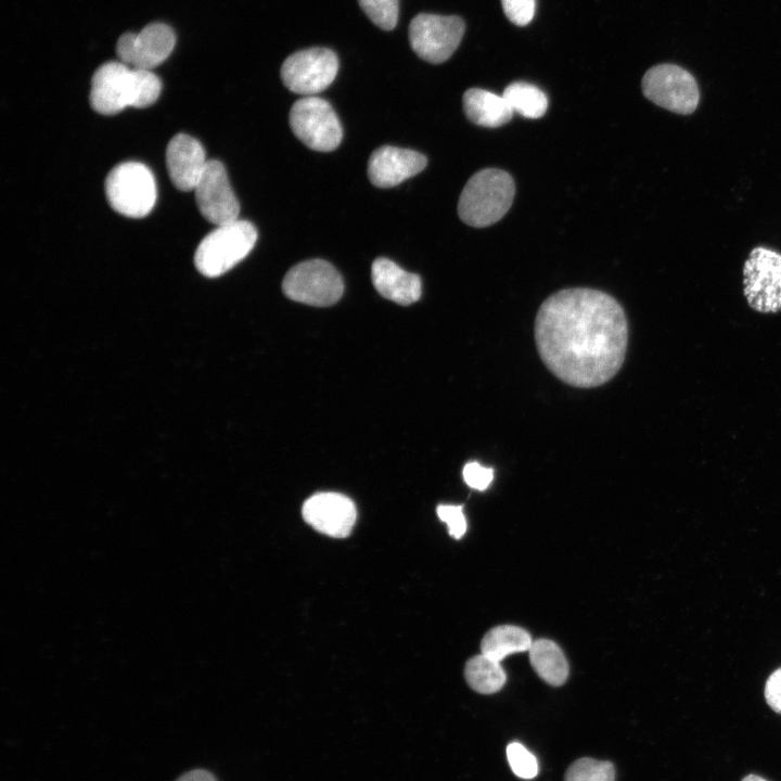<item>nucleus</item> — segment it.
<instances>
[{
    "label": "nucleus",
    "mask_w": 781,
    "mask_h": 781,
    "mask_svg": "<svg viewBox=\"0 0 781 781\" xmlns=\"http://www.w3.org/2000/svg\"><path fill=\"white\" fill-rule=\"evenodd\" d=\"M464 677L470 688L482 694L498 692L507 680L500 662L484 654L473 656L466 662Z\"/></svg>",
    "instance_id": "412c9836"
},
{
    "label": "nucleus",
    "mask_w": 781,
    "mask_h": 781,
    "mask_svg": "<svg viewBox=\"0 0 781 781\" xmlns=\"http://www.w3.org/2000/svg\"><path fill=\"white\" fill-rule=\"evenodd\" d=\"M462 474L468 486L481 491L488 488L494 479V470L485 468L476 461L466 463Z\"/></svg>",
    "instance_id": "cd10ccee"
},
{
    "label": "nucleus",
    "mask_w": 781,
    "mask_h": 781,
    "mask_svg": "<svg viewBox=\"0 0 781 781\" xmlns=\"http://www.w3.org/2000/svg\"><path fill=\"white\" fill-rule=\"evenodd\" d=\"M564 781H615V768L611 761L582 757L571 764Z\"/></svg>",
    "instance_id": "5701e85b"
},
{
    "label": "nucleus",
    "mask_w": 781,
    "mask_h": 781,
    "mask_svg": "<svg viewBox=\"0 0 781 781\" xmlns=\"http://www.w3.org/2000/svg\"><path fill=\"white\" fill-rule=\"evenodd\" d=\"M338 65L333 50L315 47L289 55L281 66L280 75L290 91L310 97L333 82Z\"/></svg>",
    "instance_id": "9d476101"
},
{
    "label": "nucleus",
    "mask_w": 781,
    "mask_h": 781,
    "mask_svg": "<svg viewBox=\"0 0 781 781\" xmlns=\"http://www.w3.org/2000/svg\"><path fill=\"white\" fill-rule=\"evenodd\" d=\"M257 230L247 220L217 226L197 245L194 265L208 278L219 277L243 260L257 241Z\"/></svg>",
    "instance_id": "20e7f679"
},
{
    "label": "nucleus",
    "mask_w": 781,
    "mask_h": 781,
    "mask_svg": "<svg viewBox=\"0 0 781 781\" xmlns=\"http://www.w3.org/2000/svg\"><path fill=\"white\" fill-rule=\"evenodd\" d=\"M642 92L654 104L670 112L689 115L700 101V90L693 75L676 64L663 63L643 75Z\"/></svg>",
    "instance_id": "0eeeda50"
},
{
    "label": "nucleus",
    "mask_w": 781,
    "mask_h": 781,
    "mask_svg": "<svg viewBox=\"0 0 781 781\" xmlns=\"http://www.w3.org/2000/svg\"><path fill=\"white\" fill-rule=\"evenodd\" d=\"M176 781H217L215 777L202 769H195L192 771H189L181 777H179Z\"/></svg>",
    "instance_id": "c756f323"
},
{
    "label": "nucleus",
    "mask_w": 781,
    "mask_h": 781,
    "mask_svg": "<svg viewBox=\"0 0 781 781\" xmlns=\"http://www.w3.org/2000/svg\"><path fill=\"white\" fill-rule=\"evenodd\" d=\"M528 652L533 668L547 683L559 687L566 681L568 662L555 642L548 639L535 640Z\"/></svg>",
    "instance_id": "6ab92c4d"
},
{
    "label": "nucleus",
    "mask_w": 781,
    "mask_h": 781,
    "mask_svg": "<svg viewBox=\"0 0 781 781\" xmlns=\"http://www.w3.org/2000/svg\"><path fill=\"white\" fill-rule=\"evenodd\" d=\"M105 195L111 207L127 217L142 218L151 213L157 189L151 169L139 162L116 165L106 176Z\"/></svg>",
    "instance_id": "39448f33"
},
{
    "label": "nucleus",
    "mask_w": 781,
    "mask_h": 781,
    "mask_svg": "<svg viewBox=\"0 0 781 781\" xmlns=\"http://www.w3.org/2000/svg\"><path fill=\"white\" fill-rule=\"evenodd\" d=\"M502 95L513 113H517L525 118H540L548 108L547 94L529 82L514 81L505 87Z\"/></svg>",
    "instance_id": "4be33fe9"
},
{
    "label": "nucleus",
    "mask_w": 781,
    "mask_h": 781,
    "mask_svg": "<svg viewBox=\"0 0 781 781\" xmlns=\"http://www.w3.org/2000/svg\"><path fill=\"white\" fill-rule=\"evenodd\" d=\"M742 781H767L764 778L756 774H748L742 779Z\"/></svg>",
    "instance_id": "7c9ffc66"
},
{
    "label": "nucleus",
    "mask_w": 781,
    "mask_h": 781,
    "mask_svg": "<svg viewBox=\"0 0 781 781\" xmlns=\"http://www.w3.org/2000/svg\"><path fill=\"white\" fill-rule=\"evenodd\" d=\"M507 758L515 776L533 779L538 774V761L523 744L511 742L507 746Z\"/></svg>",
    "instance_id": "393cba45"
},
{
    "label": "nucleus",
    "mask_w": 781,
    "mask_h": 781,
    "mask_svg": "<svg viewBox=\"0 0 781 781\" xmlns=\"http://www.w3.org/2000/svg\"><path fill=\"white\" fill-rule=\"evenodd\" d=\"M512 177L497 168L475 172L464 185L458 203L460 219L472 227H488L500 220L512 205Z\"/></svg>",
    "instance_id": "7ed1b4c3"
},
{
    "label": "nucleus",
    "mask_w": 781,
    "mask_h": 781,
    "mask_svg": "<svg viewBox=\"0 0 781 781\" xmlns=\"http://www.w3.org/2000/svg\"><path fill=\"white\" fill-rule=\"evenodd\" d=\"M464 30V21L457 15L420 13L410 22L409 41L419 57L439 64L457 50Z\"/></svg>",
    "instance_id": "1a4fd4ad"
},
{
    "label": "nucleus",
    "mask_w": 781,
    "mask_h": 781,
    "mask_svg": "<svg viewBox=\"0 0 781 781\" xmlns=\"http://www.w3.org/2000/svg\"><path fill=\"white\" fill-rule=\"evenodd\" d=\"M208 161L203 145L193 137L178 133L166 149V165L172 184L180 191H192Z\"/></svg>",
    "instance_id": "dca6fc26"
},
{
    "label": "nucleus",
    "mask_w": 781,
    "mask_h": 781,
    "mask_svg": "<svg viewBox=\"0 0 781 781\" xmlns=\"http://www.w3.org/2000/svg\"><path fill=\"white\" fill-rule=\"evenodd\" d=\"M465 116L473 124L497 128L509 123L513 111L503 95L481 88H470L463 94Z\"/></svg>",
    "instance_id": "a211bd4d"
},
{
    "label": "nucleus",
    "mask_w": 781,
    "mask_h": 781,
    "mask_svg": "<svg viewBox=\"0 0 781 781\" xmlns=\"http://www.w3.org/2000/svg\"><path fill=\"white\" fill-rule=\"evenodd\" d=\"M193 191L200 213L209 222L221 226L238 220L240 204L221 162L208 161Z\"/></svg>",
    "instance_id": "f8f14e48"
},
{
    "label": "nucleus",
    "mask_w": 781,
    "mask_h": 781,
    "mask_svg": "<svg viewBox=\"0 0 781 781\" xmlns=\"http://www.w3.org/2000/svg\"><path fill=\"white\" fill-rule=\"evenodd\" d=\"M508 20L517 25L529 24L535 15L536 0H501Z\"/></svg>",
    "instance_id": "a878e982"
},
{
    "label": "nucleus",
    "mask_w": 781,
    "mask_h": 781,
    "mask_svg": "<svg viewBox=\"0 0 781 781\" xmlns=\"http://www.w3.org/2000/svg\"><path fill=\"white\" fill-rule=\"evenodd\" d=\"M532 643L527 630L514 625H500L486 632L481 642V651L482 654L501 662L510 654L528 651Z\"/></svg>",
    "instance_id": "aec40b11"
},
{
    "label": "nucleus",
    "mask_w": 781,
    "mask_h": 781,
    "mask_svg": "<svg viewBox=\"0 0 781 781\" xmlns=\"http://www.w3.org/2000/svg\"><path fill=\"white\" fill-rule=\"evenodd\" d=\"M304 520L316 530L331 537H347L357 518L355 503L338 492H318L302 509Z\"/></svg>",
    "instance_id": "4468645a"
},
{
    "label": "nucleus",
    "mask_w": 781,
    "mask_h": 781,
    "mask_svg": "<svg viewBox=\"0 0 781 781\" xmlns=\"http://www.w3.org/2000/svg\"><path fill=\"white\" fill-rule=\"evenodd\" d=\"M370 21L383 30H392L398 22L399 0H358Z\"/></svg>",
    "instance_id": "b1692460"
},
{
    "label": "nucleus",
    "mask_w": 781,
    "mask_h": 781,
    "mask_svg": "<svg viewBox=\"0 0 781 781\" xmlns=\"http://www.w3.org/2000/svg\"><path fill=\"white\" fill-rule=\"evenodd\" d=\"M535 342L545 366L562 382L598 387L623 366L628 321L610 294L587 287L561 290L539 307Z\"/></svg>",
    "instance_id": "f257e3e1"
},
{
    "label": "nucleus",
    "mask_w": 781,
    "mask_h": 781,
    "mask_svg": "<svg viewBox=\"0 0 781 781\" xmlns=\"http://www.w3.org/2000/svg\"><path fill=\"white\" fill-rule=\"evenodd\" d=\"M176 43L174 30L166 24L152 23L140 33H126L116 43L120 62L139 69L151 71L162 64Z\"/></svg>",
    "instance_id": "ddd939ff"
},
{
    "label": "nucleus",
    "mask_w": 781,
    "mask_h": 781,
    "mask_svg": "<svg viewBox=\"0 0 781 781\" xmlns=\"http://www.w3.org/2000/svg\"><path fill=\"white\" fill-rule=\"evenodd\" d=\"M426 157L413 150L383 145L372 152L368 177L377 188H392L422 171Z\"/></svg>",
    "instance_id": "2eb2a0df"
},
{
    "label": "nucleus",
    "mask_w": 781,
    "mask_h": 781,
    "mask_svg": "<svg viewBox=\"0 0 781 781\" xmlns=\"http://www.w3.org/2000/svg\"><path fill=\"white\" fill-rule=\"evenodd\" d=\"M282 291L292 300L327 307L341 298L344 282L330 263L323 259H309L295 265L286 272Z\"/></svg>",
    "instance_id": "423d86ee"
},
{
    "label": "nucleus",
    "mask_w": 781,
    "mask_h": 781,
    "mask_svg": "<svg viewBox=\"0 0 781 781\" xmlns=\"http://www.w3.org/2000/svg\"><path fill=\"white\" fill-rule=\"evenodd\" d=\"M743 293L758 312L781 310V254L761 246L752 249L743 267Z\"/></svg>",
    "instance_id": "9b49d317"
},
{
    "label": "nucleus",
    "mask_w": 781,
    "mask_h": 781,
    "mask_svg": "<svg viewBox=\"0 0 781 781\" xmlns=\"http://www.w3.org/2000/svg\"><path fill=\"white\" fill-rule=\"evenodd\" d=\"M289 119L293 133L311 150L330 152L342 141L341 123L324 99L310 95L297 100L290 111Z\"/></svg>",
    "instance_id": "6e6552de"
},
{
    "label": "nucleus",
    "mask_w": 781,
    "mask_h": 781,
    "mask_svg": "<svg viewBox=\"0 0 781 781\" xmlns=\"http://www.w3.org/2000/svg\"><path fill=\"white\" fill-rule=\"evenodd\" d=\"M438 517L448 526L449 535L460 539L466 532V520L462 505L439 504L436 509Z\"/></svg>",
    "instance_id": "bb28decb"
},
{
    "label": "nucleus",
    "mask_w": 781,
    "mask_h": 781,
    "mask_svg": "<svg viewBox=\"0 0 781 781\" xmlns=\"http://www.w3.org/2000/svg\"><path fill=\"white\" fill-rule=\"evenodd\" d=\"M371 279L375 290L396 304L410 305L421 297L420 277L404 270L390 259L376 258L372 264Z\"/></svg>",
    "instance_id": "f3484780"
},
{
    "label": "nucleus",
    "mask_w": 781,
    "mask_h": 781,
    "mask_svg": "<svg viewBox=\"0 0 781 781\" xmlns=\"http://www.w3.org/2000/svg\"><path fill=\"white\" fill-rule=\"evenodd\" d=\"M767 704L778 714H781V668L770 675L765 686Z\"/></svg>",
    "instance_id": "c85d7f7f"
},
{
    "label": "nucleus",
    "mask_w": 781,
    "mask_h": 781,
    "mask_svg": "<svg viewBox=\"0 0 781 781\" xmlns=\"http://www.w3.org/2000/svg\"><path fill=\"white\" fill-rule=\"evenodd\" d=\"M161 91L162 82L152 71L110 61L94 72L89 100L95 112L113 115L128 106L148 107Z\"/></svg>",
    "instance_id": "f03ea898"
}]
</instances>
